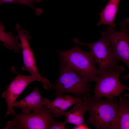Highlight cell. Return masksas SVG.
I'll use <instances>...</instances> for the list:
<instances>
[{
  "instance_id": "1",
  "label": "cell",
  "mask_w": 129,
  "mask_h": 129,
  "mask_svg": "<svg viewBox=\"0 0 129 129\" xmlns=\"http://www.w3.org/2000/svg\"><path fill=\"white\" fill-rule=\"evenodd\" d=\"M82 98L87 104L89 113L86 124H91L98 129H112L119 106L116 98L104 100L101 98H94L88 93Z\"/></svg>"
},
{
  "instance_id": "2",
  "label": "cell",
  "mask_w": 129,
  "mask_h": 129,
  "mask_svg": "<svg viewBox=\"0 0 129 129\" xmlns=\"http://www.w3.org/2000/svg\"><path fill=\"white\" fill-rule=\"evenodd\" d=\"M56 52L61 60L88 82H93L94 78L99 75L94 60L90 51H85L75 44L72 48Z\"/></svg>"
},
{
  "instance_id": "3",
  "label": "cell",
  "mask_w": 129,
  "mask_h": 129,
  "mask_svg": "<svg viewBox=\"0 0 129 129\" xmlns=\"http://www.w3.org/2000/svg\"><path fill=\"white\" fill-rule=\"evenodd\" d=\"M59 69L58 77L49 89L56 91V97L66 93L73 94L77 97L82 96L93 91L90 88L92 85L88 82L61 60Z\"/></svg>"
},
{
  "instance_id": "4",
  "label": "cell",
  "mask_w": 129,
  "mask_h": 129,
  "mask_svg": "<svg viewBox=\"0 0 129 129\" xmlns=\"http://www.w3.org/2000/svg\"><path fill=\"white\" fill-rule=\"evenodd\" d=\"M13 119L6 123L2 129H49L55 120L54 114L46 105L38 112L22 111L13 115Z\"/></svg>"
},
{
  "instance_id": "5",
  "label": "cell",
  "mask_w": 129,
  "mask_h": 129,
  "mask_svg": "<svg viewBox=\"0 0 129 129\" xmlns=\"http://www.w3.org/2000/svg\"><path fill=\"white\" fill-rule=\"evenodd\" d=\"M123 67L118 65L99 76H96L93 81L96 82L93 97L95 98L105 97L106 99L119 97L127 86L122 84L119 80L120 75L124 71Z\"/></svg>"
},
{
  "instance_id": "6",
  "label": "cell",
  "mask_w": 129,
  "mask_h": 129,
  "mask_svg": "<svg viewBox=\"0 0 129 129\" xmlns=\"http://www.w3.org/2000/svg\"><path fill=\"white\" fill-rule=\"evenodd\" d=\"M73 40L78 46L89 48L95 63L98 64L99 75L118 65L119 61L115 56L110 43L104 36H102L98 41L91 43L82 42L77 38Z\"/></svg>"
},
{
  "instance_id": "7",
  "label": "cell",
  "mask_w": 129,
  "mask_h": 129,
  "mask_svg": "<svg viewBox=\"0 0 129 129\" xmlns=\"http://www.w3.org/2000/svg\"><path fill=\"white\" fill-rule=\"evenodd\" d=\"M11 71L16 74V75L2 94V97L5 99L7 106L5 117L10 114L14 115L15 113L13 109L15 102L20 95L31 83L35 81L40 82L46 90L52 86L49 80L43 76L39 77L21 74L16 71L14 66L12 67Z\"/></svg>"
},
{
  "instance_id": "8",
  "label": "cell",
  "mask_w": 129,
  "mask_h": 129,
  "mask_svg": "<svg viewBox=\"0 0 129 129\" xmlns=\"http://www.w3.org/2000/svg\"><path fill=\"white\" fill-rule=\"evenodd\" d=\"M120 26L118 31L108 26L101 35L110 43L116 59L124 63L129 69V18L121 22Z\"/></svg>"
},
{
  "instance_id": "9",
  "label": "cell",
  "mask_w": 129,
  "mask_h": 129,
  "mask_svg": "<svg viewBox=\"0 0 129 129\" xmlns=\"http://www.w3.org/2000/svg\"><path fill=\"white\" fill-rule=\"evenodd\" d=\"M15 28L17 31L21 43L23 63L22 70L27 71L31 75L43 77L38 71L34 54L29 43L31 36L28 32L23 30L18 23L16 24Z\"/></svg>"
},
{
  "instance_id": "10",
  "label": "cell",
  "mask_w": 129,
  "mask_h": 129,
  "mask_svg": "<svg viewBox=\"0 0 129 129\" xmlns=\"http://www.w3.org/2000/svg\"><path fill=\"white\" fill-rule=\"evenodd\" d=\"M82 100V96L75 97L69 94L61 95L56 97L52 101L48 99L45 105L54 117L59 118L63 115L64 112L70 107Z\"/></svg>"
},
{
  "instance_id": "11",
  "label": "cell",
  "mask_w": 129,
  "mask_h": 129,
  "mask_svg": "<svg viewBox=\"0 0 129 129\" xmlns=\"http://www.w3.org/2000/svg\"><path fill=\"white\" fill-rule=\"evenodd\" d=\"M48 99L43 97L40 95L38 87H35L33 91L21 100L16 101L14 107L19 108L22 111L27 112L38 111L45 105Z\"/></svg>"
},
{
  "instance_id": "12",
  "label": "cell",
  "mask_w": 129,
  "mask_h": 129,
  "mask_svg": "<svg viewBox=\"0 0 129 129\" xmlns=\"http://www.w3.org/2000/svg\"><path fill=\"white\" fill-rule=\"evenodd\" d=\"M119 106L112 129H129V101L126 97H119Z\"/></svg>"
},
{
  "instance_id": "13",
  "label": "cell",
  "mask_w": 129,
  "mask_h": 129,
  "mask_svg": "<svg viewBox=\"0 0 129 129\" xmlns=\"http://www.w3.org/2000/svg\"><path fill=\"white\" fill-rule=\"evenodd\" d=\"M120 0H109L101 13L100 20L97 24V26L102 24L108 25L113 28L116 27L114 22Z\"/></svg>"
},
{
  "instance_id": "14",
  "label": "cell",
  "mask_w": 129,
  "mask_h": 129,
  "mask_svg": "<svg viewBox=\"0 0 129 129\" xmlns=\"http://www.w3.org/2000/svg\"><path fill=\"white\" fill-rule=\"evenodd\" d=\"M74 105L72 109L63 113V115L66 117L65 121L66 124H70L75 125L85 123L84 116L85 113L87 110V103L83 101Z\"/></svg>"
},
{
  "instance_id": "15",
  "label": "cell",
  "mask_w": 129,
  "mask_h": 129,
  "mask_svg": "<svg viewBox=\"0 0 129 129\" xmlns=\"http://www.w3.org/2000/svg\"><path fill=\"white\" fill-rule=\"evenodd\" d=\"M5 27L1 22L0 24V40L2 42L1 44L7 48L13 49L16 53L19 52V48L21 47V43L18 35L15 36L11 32L7 33L4 32Z\"/></svg>"
},
{
  "instance_id": "16",
  "label": "cell",
  "mask_w": 129,
  "mask_h": 129,
  "mask_svg": "<svg viewBox=\"0 0 129 129\" xmlns=\"http://www.w3.org/2000/svg\"><path fill=\"white\" fill-rule=\"evenodd\" d=\"M41 1V0H0V4L11 3L26 5L30 7L33 10L36 15L39 16L43 13V10L41 8L35 7L33 6V4L35 2L39 3Z\"/></svg>"
},
{
  "instance_id": "17",
  "label": "cell",
  "mask_w": 129,
  "mask_h": 129,
  "mask_svg": "<svg viewBox=\"0 0 129 129\" xmlns=\"http://www.w3.org/2000/svg\"><path fill=\"white\" fill-rule=\"evenodd\" d=\"M66 123L64 121L57 122L54 120L52 123L49 129H68L69 128L65 127Z\"/></svg>"
},
{
  "instance_id": "18",
  "label": "cell",
  "mask_w": 129,
  "mask_h": 129,
  "mask_svg": "<svg viewBox=\"0 0 129 129\" xmlns=\"http://www.w3.org/2000/svg\"><path fill=\"white\" fill-rule=\"evenodd\" d=\"M73 129H89L90 128L87 126L85 123L75 125L72 128Z\"/></svg>"
},
{
  "instance_id": "19",
  "label": "cell",
  "mask_w": 129,
  "mask_h": 129,
  "mask_svg": "<svg viewBox=\"0 0 129 129\" xmlns=\"http://www.w3.org/2000/svg\"><path fill=\"white\" fill-rule=\"evenodd\" d=\"M127 89L129 93H124V96L125 97H127L129 99V87H127Z\"/></svg>"
},
{
  "instance_id": "20",
  "label": "cell",
  "mask_w": 129,
  "mask_h": 129,
  "mask_svg": "<svg viewBox=\"0 0 129 129\" xmlns=\"http://www.w3.org/2000/svg\"><path fill=\"white\" fill-rule=\"evenodd\" d=\"M122 78L123 79H129V74L126 75L122 76Z\"/></svg>"
}]
</instances>
